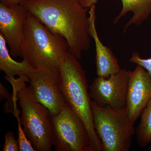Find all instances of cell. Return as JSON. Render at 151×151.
Returning a JSON list of instances; mask_svg holds the SVG:
<instances>
[{"mask_svg":"<svg viewBox=\"0 0 151 151\" xmlns=\"http://www.w3.org/2000/svg\"><path fill=\"white\" fill-rule=\"evenodd\" d=\"M88 11L89 31L91 37L95 43L96 50V72L97 76L107 78L121 70L118 60L113 52L100 40L95 25L96 5H93Z\"/></svg>","mask_w":151,"mask_h":151,"instance_id":"11","label":"cell"},{"mask_svg":"<svg viewBox=\"0 0 151 151\" xmlns=\"http://www.w3.org/2000/svg\"><path fill=\"white\" fill-rule=\"evenodd\" d=\"M99 0H79V2L85 8L89 9L93 5H96Z\"/></svg>","mask_w":151,"mask_h":151,"instance_id":"18","label":"cell"},{"mask_svg":"<svg viewBox=\"0 0 151 151\" xmlns=\"http://www.w3.org/2000/svg\"><path fill=\"white\" fill-rule=\"evenodd\" d=\"M22 0H0V3L6 6H12L20 4Z\"/></svg>","mask_w":151,"mask_h":151,"instance_id":"19","label":"cell"},{"mask_svg":"<svg viewBox=\"0 0 151 151\" xmlns=\"http://www.w3.org/2000/svg\"><path fill=\"white\" fill-rule=\"evenodd\" d=\"M129 61L132 63L141 65L146 69L151 75V58H142L137 52H134Z\"/></svg>","mask_w":151,"mask_h":151,"instance_id":"17","label":"cell"},{"mask_svg":"<svg viewBox=\"0 0 151 151\" xmlns=\"http://www.w3.org/2000/svg\"><path fill=\"white\" fill-rule=\"evenodd\" d=\"M7 42L0 33V70L6 74L5 77L12 78L15 76L29 77L35 68L26 59L23 58L21 62L16 61L10 54Z\"/></svg>","mask_w":151,"mask_h":151,"instance_id":"12","label":"cell"},{"mask_svg":"<svg viewBox=\"0 0 151 151\" xmlns=\"http://www.w3.org/2000/svg\"><path fill=\"white\" fill-rule=\"evenodd\" d=\"M69 52L64 37L51 31L32 14L28 13L21 56L34 68H59Z\"/></svg>","mask_w":151,"mask_h":151,"instance_id":"4","label":"cell"},{"mask_svg":"<svg viewBox=\"0 0 151 151\" xmlns=\"http://www.w3.org/2000/svg\"><path fill=\"white\" fill-rule=\"evenodd\" d=\"M52 143L57 151H92L85 124L67 105L52 116Z\"/></svg>","mask_w":151,"mask_h":151,"instance_id":"6","label":"cell"},{"mask_svg":"<svg viewBox=\"0 0 151 151\" xmlns=\"http://www.w3.org/2000/svg\"><path fill=\"white\" fill-rule=\"evenodd\" d=\"M21 4L51 31L64 37L69 52L79 60L90 48L89 9L79 0H22Z\"/></svg>","mask_w":151,"mask_h":151,"instance_id":"1","label":"cell"},{"mask_svg":"<svg viewBox=\"0 0 151 151\" xmlns=\"http://www.w3.org/2000/svg\"><path fill=\"white\" fill-rule=\"evenodd\" d=\"M122 7L120 13L114 19L113 23H117L129 12L133 16L124 27V32L132 25H140L150 16L151 13V0H121Z\"/></svg>","mask_w":151,"mask_h":151,"instance_id":"13","label":"cell"},{"mask_svg":"<svg viewBox=\"0 0 151 151\" xmlns=\"http://www.w3.org/2000/svg\"><path fill=\"white\" fill-rule=\"evenodd\" d=\"M17 118L18 131V144L19 151H36L30 141L25 134L22 127L19 114L15 116Z\"/></svg>","mask_w":151,"mask_h":151,"instance_id":"15","label":"cell"},{"mask_svg":"<svg viewBox=\"0 0 151 151\" xmlns=\"http://www.w3.org/2000/svg\"><path fill=\"white\" fill-rule=\"evenodd\" d=\"M137 141L144 147L151 143V100L141 115V120L136 129Z\"/></svg>","mask_w":151,"mask_h":151,"instance_id":"14","label":"cell"},{"mask_svg":"<svg viewBox=\"0 0 151 151\" xmlns=\"http://www.w3.org/2000/svg\"><path fill=\"white\" fill-rule=\"evenodd\" d=\"M129 70L121 68L107 78L97 76L89 86L92 100L97 105L125 110Z\"/></svg>","mask_w":151,"mask_h":151,"instance_id":"8","label":"cell"},{"mask_svg":"<svg viewBox=\"0 0 151 151\" xmlns=\"http://www.w3.org/2000/svg\"><path fill=\"white\" fill-rule=\"evenodd\" d=\"M4 78L13 87L21 108V123L25 134L36 151H50L53 146L51 112L37 101L26 82L28 77Z\"/></svg>","mask_w":151,"mask_h":151,"instance_id":"3","label":"cell"},{"mask_svg":"<svg viewBox=\"0 0 151 151\" xmlns=\"http://www.w3.org/2000/svg\"><path fill=\"white\" fill-rule=\"evenodd\" d=\"M151 100V75L145 68L137 65L129 70L125 111L134 124Z\"/></svg>","mask_w":151,"mask_h":151,"instance_id":"10","label":"cell"},{"mask_svg":"<svg viewBox=\"0 0 151 151\" xmlns=\"http://www.w3.org/2000/svg\"><path fill=\"white\" fill-rule=\"evenodd\" d=\"M94 129L103 151H129L136 132L125 110L102 107L92 101Z\"/></svg>","mask_w":151,"mask_h":151,"instance_id":"5","label":"cell"},{"mask_svg":"<svg viewBox=\"0 0 151 151\" xmlns=\"http://www.w3.org/2000/svg\"><path fill=\"white\" fill-rule=\"evenodd\" d=\"M60 86L65 103L82 120L89 134L92 151H103L93 123L92 99L86 71L79 60L68 52L59 68Z\"/></svg>","mask_w":151,"mask_h":151,"instance_id":"2","label":"cell"},{"mask_svg":"<svg viewBox=\"0 0 151 151\" xmlns=\"http://www.w3.org/2000/svg\"><path fill=\"white\" fill-rule=\"evenodd\" d=\"M29 87L37 101L46 107L52 116L66 105L60 86L59 68L40 66L28 77Z\"/></svg>","mask_w":151,"mask_h":151,"instance_id":"7","label":"cell"},{"mask_svg":"<svg viewBox=\"0 0 151 151\" xmlns=\"http://www.w3.org/2000/svg\"><path fill=\"white\" fill-rule=\"evenodd\" d=\"M3 151H18V141L16 139L13 132H8L5 135V144Z\"/></svg>","mask_w":151,"mask_h":151,"instance_id":"16","label":"cell"},{"mask_svg":"<svg viewBox=\"0 0 151 151\" xmlns=\"http://www.w3.org/2000/svg\"><path fill=\"white\" fill-rule=\"evenodd\" d=\"M149 151H151V145L149 148Z\"/></svg>","mask_w":151,"mask_h":151,"instance_id":"20","label":"cell"},{"mask_svg":"<svg viewBox=\"0 0 151 151\" xmlns=\"http://www.w3.org/2000/svg\"><path fill=\"white\" fill-rule=\"evenodd\" d=\"M28 13L22 4L6 6L0 3V33L8 45L10 54L14 58L21 56Z\"/></svg>","mask_w":151,"mask_h":151,"instance_id":"9","label":"cell"}]
</instances>
